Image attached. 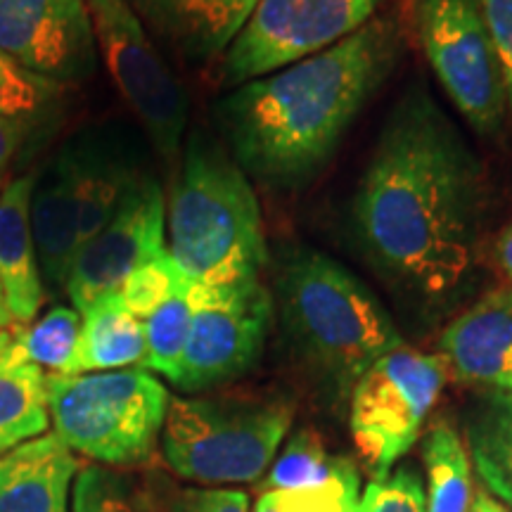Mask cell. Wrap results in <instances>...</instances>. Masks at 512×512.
<instances>
[{
	"label": "cell",
	"instance_id": "obj_1",
	"mask_svg": "<svg viewBox=\"0 0 512 512\" xmlns=\"http://www.w3.org/2000/svg\"><path fill=\"white\" fill-rule=\"evenodd\" d=\"M351 219L370 264L413 297L441 304L470 285L482 261L484 166L425 86L387 114Z\"/></svg>",
	"mask_w": 512,
	"mask_h": 512
},
{
	"label": "cell",
	"instance_id": "obj_2",
	"mask_svg": "<svg viewBox=\"0 0 512 512\" xmlns=\"http://www.w3.org/2000/svg\"><path fill=\"white\" fill-rule=\"evenodd\" d=\"M399 53V29L375 17L337 46L233 88L216 102L230 157L273 190L309 185Z\"/></svg>",
	"mask_w": 512,
	"mask_h": 512
},
{
	"label": "cell",
	"instance_id": "obj_3",
	"mask_svg": "<svg viewBox=\"0 0 512 512\" xmlns=\"http://www.w3.org/2000/svg\"><path fill=\"white\" fill-rule=\"evenodd\" d=\"M166 249L192 285L261 280L268 264L264 216L242 166L192 136L166 202Z\"/></svg>",
	"mask_w": 512,
	"mask_h": 512
},
{
	"label": "cell",
	"instance_id": "obj_4",
	"mask_svg": "<svg viewBox=\"0 0 512 512\" xmlns=\"http://www.w3.org/2000/svg\"><path fill=\"white\" fill-rule=\"evenodd\" d=\"M275 294L299 354L342 399L377 358L403 344L375 294L311 247H297L280 259Z\"/></svg>",
	"mask_w": 512,
	"mask_h": 512
},
{
	"label": "cell",
	"instance_id": "obj_5",
	"mask_svg": "<svg viewBox=\"0 0 512 512\" xmlns=\"http://www.w3.org/2000/svg\"><path fill=\"white\" fill-rule=\"evenodd\" d=\"M169 401L145 368L48 377L55 437L105 467L143 465L155 456Z\"/></svg>",
	"mask_w": 512,
	"mask_h": 512
},
{
	"label": "cell",
	"instance_id": "obj_6",
	"mask_svg": "<svg viewBox=\"0 0 512 512\" xmlns=\"http://www.w3.org/2000/svg\"><path fill=\"white\" fill-rule=\"evenodd\" d=\"M285 399H192L171 396L162 453L178 477L200 484L259 479L290 432Z\"/></svg>",
	"mask_w": 512,
	"mask_h": 512
},
{
	"label": "cell",
	"instance_id": "obj_7",
	"mask_svg": "<svg viewBox=\"0 0 512 512\" xmlns=\"http://www.w3.org/2000/svg\"><path fill=\"white\" fill-rule=\"evenodd\" d=\"M448 377L441 354H422L406 344L389 351L351 389V437L375 479L418 439Z\"/></svg>",
	"mask_w": 512,
	"mask_h": 512
},
{
	"label": "cell",
	"instance_id": "obj_8",
	"mask_svg": "<svg viewBox=\"0 0 512 512\" xmlns=\"http://www.w3.org/2000/svg\"><path fill=\"white\" fill-rule=\"evenodd\" d=\"M415 27L434 74L475 131L494 136L508 112V93L477 0H418Z\"/></svg>",
	"mask_w": 512,
	"mask_h": 512
},
{
	"label": "cell",
	"instance_id": "obj_9",
	"mask_svg": "<svg viewBox=\"0 0 512 512\" xmlns=\"http://www.w3.org/2000/svg\"><path fill=\"white\" fill-rule=\"evenodd\" d=\"M98 55L164 159H174L188 124V95L147 36L131 0H86Z\"/></svg>",
	"mask_w": 512,
	"mask_h": 512
},
{
	"label": "cell",
	"instance_id": "obj_10",
	"mask_svg": "<svg viewBox=\"0 0 512 512\" xmlns=\"http://www.w3.org/2000/svg\"><path fill=\"white\" fill-rule=\"evenodd\" d=\"M384 0H259L226 50L221 83L238 88L354 36Z\"/></svg>",
	"mask_w": 512,
	"mask_h": 512
},
{
	"label": "cell",
	"instance_id": "obj_11",
	"mask_svg": "<svg viewBox=\"0 0 512 512\" xmlns=\"http://www.w3.org/2000/svg\"><path fill=\"white\" fill-rule=\"evenodd\" d=\"M192 323L178 387L185 392L230 382L259 361L273 320V297L261 280L192 285Z\"/></svg>",
	"mask_w": 512,
	"mask_h": 512
},
{
	"label": "cell",
	"instance_id": "obj_12",
	"mask_svg": "<svg viewBox=\"0 0 512 512\" xmlns=\"http://www.w3.org/2000/svg\"><path fill=\"white\" fill-rule=\"evenodd\" d=\"M166 252V202L155 178L133 183L112 221L79 247L67 275L69 299L83 313L121 290L138 268Z\"/></svg>",
	"mask_w": 512,
	"mask_h": 512
},
{
	"label": "cell",
	"instance_id": "obj_13",
	"mask_svg": "<svg viewBox=\"0 0 512 512\" xmlns=\"http://www.w3.org/2000/svg\"><path fill=\"white\" fill-rule=\"evenodd\" d=\"M0 50L48 81L86 79L98 62L86 0H0Z\"/></svg>",
	"mask_w": 512,
	"mask_h": 512
},
{
	"label": "cell",
	"instance_id": "obj_14",
	"mask_svg": "<svg viewBox=\"0 0 512 512\" xmlns=\"http://www.w3.org/2000/svg\"><path fill=\"white\" fill-rule=\"evenodd\" d=\"M448 373L479 389L512 394V287L486 292L441 335Z\"/></svg>",
	"mask_w": 512,
	"mask_h": 512
},
{
	"label": "cell",
	"instance_id": "obj_15",
	"mask_svg": "<svg viewBox=\"0 0 512 512\" xmlns=\"http://www.w3.org/2000/svg\"><path fill=\"white\" fill-rule=\"evenodd\" d=\"M79 166L76 150L64 147L55 159L34 174L31 192V230L43 283L67 285L69 268L79 252Z\"/></svg>",
	"mask_w": 512,
	"mask_h": 512
},
{
	"label": "cell",
	"instance_id": "obj_16",
	"mask_svg": "<svg viewBox=\"0 0 512 512\" xmlns=\"http://www.w3.org/2000/svg\"><path fill=\"white\" fill-rule=\"evenodd\" d=\"M259 0H133L145 29L185 60L209 62L233 46Z\"/></svg>",
	"mask_w": 512,
	"mask_h": 512
},
{
	"label": "cell",
	"instance_id": "obj_17",
	"mask_svg": "<svg viewBox=\"0 0 512 512\" xmlns=\"http://www.w3.org/2000/svg\"><path fill=\"white\" fill-rule=\"evenodd\" d=\"M81 463L55 434L24 441L0 456V512H69Z\"/></svg>",
	"mask_w": 512,
	"mask_h": 512
},
{
	"label": "cell",
	"instance_id": "obj_18",
	"mask_svg": "<svg viewBox=\"0 0 512 512\" xmlns=\"http://www.w3.org/2000/svg\"><path fill=\"white\" fill-rule=\"evenodd\" d=\"M34 176H19L0 192V287L10 318L29 323L43 304V275L31 230Z\"/></svg>",
	"mask_w": 512,
	"mask_h": 512
},
{
	"label": "cell",
	"instance_id": "obj_19",
	"mask_svg": "<svg viewBox=\"0 0 512 512\" xmlns=\"http://www.w3.org/2000/svg\"><path fill=\"white\" fill-rule=\"evenodd\" d=\"M48 425V375L29 361L15 330H0V456Z\"/></svg>",
	"mask_w": 512,
	"mask_h": 512
},
{
	"label": "cell",
	"instance_id": "obj_20",
	"mask_svg": "<svg viewBox=\"0 0 512 512\" xmlns=\"http://www.w3.org/2000/svg\"><path fill=\"white\" fill-rule=\"evenodd\" d=\"M145 330L140 318L128 309L121 292L100 297L81 313V332L76 351L62 375L107 373L145 361Z\"/></svg>",
	"mask_w": 512,
	"mask_h": 512
},
{
	"label": "cell",
	"instance_id": "obj_21",
	"mask_svg": "<svg viewBox=\"0 0 512 512\" xmlns=\"http://www.w3.org/2000/svg\"><path fill=\"white\" fill-rule=\"evenodd\" d=\"M465 437L486 489L512 510V394L479 389L465 411Z\"/></svg>",
	"mask_w": 512,
	"mask_h": 512
},
{
	"label": "cell",
	"instance_id": "obj_22",
	"mask_svg": "<svg viewBox=\"0 0 512 512\" xmlns=\"http://www.w3.org/2000/svg\"><path fill=\"white\" fill-rule=\"evenodd\" d=\"M192 283L185 275L176 280L155 304L140 316L145 330V361L143 366L152 373L178 382L183 368L185 344H188L192 323Z\"/></svg>",
	"mask_w": 512,
	"mask_h": 512
},
{
	"label": "cell",
	"instance_id": "obj_23",
	"mask_svg": "<svg viewBox=\"0 0 512 512\" xmlns=\"http://www.w3.org/2000/svg\"><path fill=\"white\" fill-rule=\"evenodd\" d=\"M76 150L79 166V247L93 240L112 216L117 214L121 202L133 188V176L126 164L102 150Z\"/></svg>",
	"mask_w": 512,
	"mask_h": 512
},
{
	"label": "cell",
	"instance_id": "obj_24",
	"mask_svg": "<svg viewBox=\"0 0 512 512\" xmlns=\"http://www.w3.org/2000/svg\"><path fill=\"white\" fill-rule=\"evenodd\" d=\"M427 470V512H470V458L458 432L444 420L434 422L422 446Z\"/></svg>",
	"mask_w": 512,
	"mask_h": 512
},
{
	"label": "cell",
	"instance_id": "obj_25",
	"mask_svg": "<svg viewBox=\"0 0 512 512\" xmlns=\"http://www.w3.org/2000/svg\"><path fill=\"white\" fill-rule=\"evenodd\" d=\"M358 472L351 460L330 456L316 432L299 430L275 458L261 491L318 489L335 482H356Z\"/></svg>",
	"mask_w": 512,
	"mask_h": 512
},
{
	"label": "cell",
	"instance_id": "obj_26",
	"mask_svg": "<svg viewBox=\"0 0 512 512\" xmlns=\"http://www.w3.org/2000/svg\"><path fill=\"white\" fill-rule=\"evenodd\" d=\"M17 339L24 354L38 368L62 375L72 363L81 332V313L69 306H55L31 328H19Z\"/></svg>",
	"mask_w": 512,
	"mask_h": 512
},
{
	"label": "cell",
	"instance_id": "obj_27",
	"mask_svg": "<svg viewBox=\"0 0 512 512\" xmlns=\"http://www.w3.org/2000/svg\"><path fill=\"white\" fill-rule=\"evenodd\" d=\"M72 512H152L145 489L105 465H81Z\"/></svg>",
	"mask_w": 512,
	"mask_h": 512
},
{
	"label": "cell",
	"instance_id": "obj_28",
	"mask_svg": "<svg viewBox=\"0 0 512 512\" xmlns=\"http://www.w3.org/2000/svg\"><path fill=\"white\" fill-rule=\"evenodd\" d=\"M60 83L31 74L0 50V117L24 121L55 100Z\"/></svg>",
	"mask_w": 512,
	"mask_h": 512
},
{
	"label": "cell",
	"instance_id": "obj_29",
	"mask_svg": "<svg viewBox=\"0 0 512 512\" xmlns=\"http://www.w3.org/2000/svg\"><path fill=\"white\" fill-rule=\"evenodd\" d=\"M356 482H335L318 489L294 491H264L256 501L254 512H354L358 505Z\"/></svg>",
	"mask_w": 512,
	"mask_h": 512
},
{
	"label": "cell",
	"instance_id": "obj_30",
	"mask_svg": "<svg viewBox=\"0 0 512 512\" xmlns=\"http://www.w3.org/2000/svg\"><path fill=\"white\" fill-rule=\"evenodd\" d=\"M356 512H427V494L413 467H401L394 475L373 479L363 491Z\"/></svg>",
	"mask_w": 512,
	"mask_h": 512
},
{
	"label": "cell",
	"instance_id": "obj_31",
	"mask_svg": "<svg viewBox=\"0 0 512 512\" xmlns=\"http://www.w3.org/2000/svg\"><path fill=\"white\" fill-rule=\"evenodd\" d=\"M152 512H249L247 496L228 489H176L152 491L145 489Z\"/></svg>",
	"mask_w": 512,
	"mask_h": 512
},
{
	"label": "cell",
	"instance_id": "obj_32",
	"mask_svg": "<svg viewBox=\"0 0 512 512\" xmlns=\"http://www.w3.org/2000/svg\"><path fill=\"white\" fill-rule=\"evenodd\" d=\"M477 3L501 62L508 110L512 112V0H477Z\"/></svg>",
	"mask_w": 512,
	"mask_h": 512
},
{
	"label": "cell",
	"instance_id": "obj_33",
	"mask_svg": "<svg viewBox=\"0 0 512 512\" xmlns=\"http://www.w3.org/2000/svg\"><path fill=\"white\" fill-rule=\"evenodd\" d=\"M24 121H12L0 117V169L10 164V159L17 155L19 145L24 140Z\"/></svg>",
	"mask_w": 512,
	"mask_h": 512
},
{
	"label": "cell",
	"instance_id": "obj_34",
	"mask_svg": "<svg viewBox=\"0 0 512 512\" xmlns=\"http://www.w3.org/2000/svg\"><path fill=\"white\" fill-rule=\"evenodd\" d=\"M494 259L512 287V221L501 230V233H498L496 247H494Z\"/></svg>",
	"mask_w": 512,
	"mask_h": 512
},
{
	"label": "cell",
	"instance_id": "obj_35",
	"mask_svg": "<svg viewBox=\"0 0 512 512\" xmlns=\"http://www.w3.org/2000/svg\"><path fill=\"white\" fill-rule=\"evenodd\" d=\"M470 512H508L503 508L501 503H496V501H491L489 496H479L477 501H475V505H472L470 508Z\"/></svg>",
	"mask_w": 512,
	"mask_h": 512
},
{
	"label": "cell",
	"instance_id": "obj_36",
	"mask_svg": "<svg viewBox=\"0 0 512 512\" xmlns=\"http://www.w3.org/2000/svg\"><path fill=\"white\" fill-rule=\"evenodd\" d=\"M0 192H3V185H0ZM10 311L8 306H5V297H3V287H0V330L5 328V325L10 323Z\"/></svg>",
	"mask_w": 512,
	"mask_h": 512
}]
</instances>
